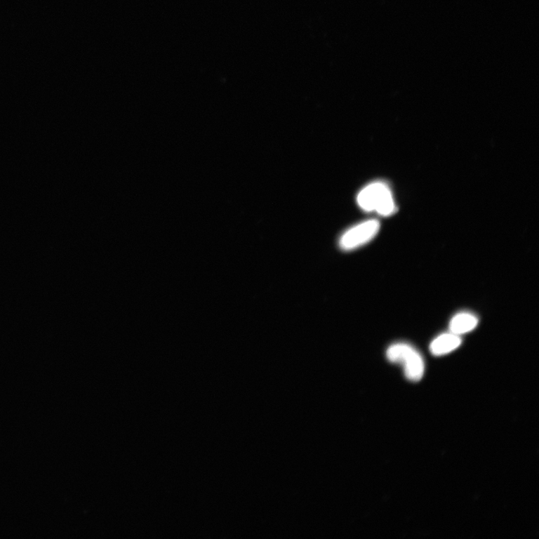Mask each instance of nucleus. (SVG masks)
Listing matches in <instances>:
<instances>
[{"mask_svg":"<svg viewBox=\"0 0 539 539\" xmlns=\"http://www.w3.org/2000/svg\"><path fill=\"white\" fill-rule=\"evenodd\" d=\"M478 323L479 320L474 314L460 312L455 314L449 323V330L454 334L462 335L474 331Z\"/></svg>","mask_w":539,"mask_h":539,"instance_id":"39448f33","label":"nucleus"},{"mask_svg":"<svg viewBox=\"0 0 539 539\" xmlns=\"http://www.w3.org/2000/svg\"><path fill=\"white\" fill-rule=\"evenodd\" d=\"M379 229L380 223L376 220H370L357 224L344 233L340 240V246L346 251L355 250L372 241Z\"/></svg>","mask_w":539,"mask_h":539,"instance_id":"7ed1b4c3","label":"nucleus"},{"mask_svg":"<svg viewBox=\"0 0 539 539\" xmlns=\"http://www.w3.org/2000/svg\"><path fill=\"white\" fill-rule=\"evenodd\" d=\"M462 342L460 335L451 332L444 333L432 341L430 350L434 356H444L456 350Z\"/></svg>","mask_w":539,"mask_h":539,"instance_id":"20e7f679","label":"nucleus"},{"mask_svg":"<svg viewBox=\"0 0 539 539\" xmlns=\"http://www.w3.org/2000/svg\"><path fill=\"white\" fill-rule=\"evenodd\" d=\"M387 357L392 363L403 366L404 375L413 382L420 381L425 373V363L421 354L406 343H397L389 347Z\"/></svg>","mask_w":539,"mask_h":539,"instance_id":"f03ea898","label":"nucleus"},{"mask_svg":"<svg viewBox=\"0 0 539 539\" xmlns=\"http://www.w3.org/2000/svg\"><path fill=\"white\" fill-rule=\"evenodd\" d=\"M357 204L363 210L375 211L382 216H390L396 212L394 199L390 187L383 182H374L359 193Z\"/></svg>","mask_w":539,"mask_h":539,"instance_id":"f257e3e1","label":"nucleus"}]
</instances>
